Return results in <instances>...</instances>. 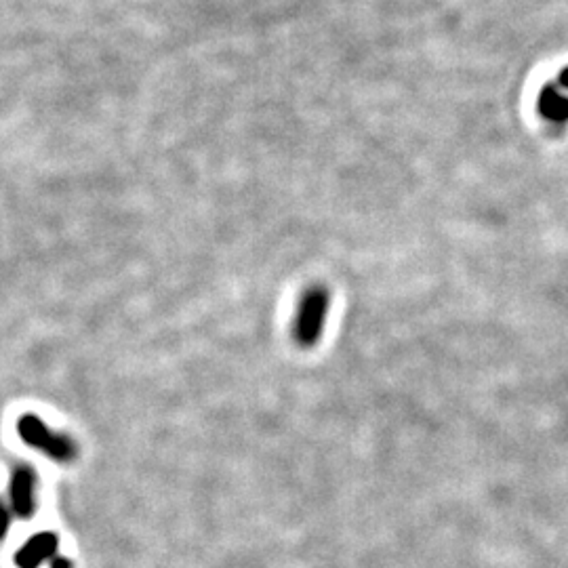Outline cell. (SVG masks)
<instances>
[{"instance_id": "cell-1", "label": "cell", "mask_w": 568, "mask_h": 568, "mask_svg": "<svg viewBox=\"0 0 568 568\" xmlns=\"http://www.w3.org/2000/svg\"><path fill=\"white\" fill-rule=\"evenodd\" d=\"M331 310V291L324 284H312L301 293L293 316V341L301 350H312L324 335Z\"/></svg>"}, {"instance_id": "cell-2", "label": "cell", "mask_w": 568, "mask_h": 568, "mask_svg": "<svg viewBox=\"0 0 568 568\" xmlns=\"http://www.w3.org/2000/svg\"><path fill=\"white\" fill-rule=\"evenodd\" d=\"M19 436L57 461H72L76 457V444L68 436L51 434L47 425L34 415L19 421Z\"/></svg>"}, {"instance_id": "cell-3", "label": "cell", "mask_w": 568, "mask_h": 568, "mask_svg": "<svg viewBox=\"0 0 568 568\" xmlns=\"http://www.w3.org/2000/svg\"><path fill=\"white\" fill-rule=\"evenodd\" d=\"M539 114L552 125L568 123V93L558 85H545L537 99Z\"/></svg>"}, {"instance_id": "cell-4", "label": "cell", "mask_w": 568, "mask_h": 568, "mask_svg": "<svg viewBox=\"0 0 568 568\" xmlns=\"http://www.w3.org/2000/svg\"><path fill=\"white\" fill-rule=\"evenodd\" d=\"M11 505L13 512L22 518H30L34 512V474L19 468L11 480Z\"/></svg>"}, {"instance_id": "cell-5", "label": "cell", "mask_w": 568, "mask_h": 568, "mask_svg": "<svg viewBox=\"0 0 568 568\" xmlns=\"http://www.w3.org/2000/svg\"><path fill=\"white\" fill-rule=\"evenodd\" d=\"M57 547V537L51 533H43L32 537L24 547L22 552L17 554V564L22 568H36L40 562L53 556Z\"/></svg>"}, {"instance_id": "cell-6", "label": "cell", "mask_w": 568, "mask_h": 568, "mask_svg": "<svg viewBox=\"0 0 568 568\" xmlns=\"http://www.w3.org/2000/svg\"><path fill=\"white\" fill-rule=\"evenodd\" d=\"M7 526H9V512H7V507L0 503V537L5 535Z\"/></svg>"}, {"instance_id": "cell-7", "label": "cell", "mask_w": 568, "mask_h": 568, "mask_svg": "<svg viewBox=\"0 0 568 568\" xmlns=\"http://www.w3.org/2000/svg\"><path fill=\"white\" fill-rule=\"evenodd\" d=\"M558 87L568 93V68L560 70V74H558Z\"/></svg>"}, {"instance_id": "cell-8", "label": "cell", "mask_w": 568, "mask_h": 568, "mask_svg": "<svg viewBox=\"0 0 568 568\" xmlns=\"http://www.w3.org/2000/svg\"><path fill=\"white\" fill-rule=\"evenodd\" d=\"M53 568H70V562L64 560V558H57V560H53Z\"/></svg>"}]
</instances>
